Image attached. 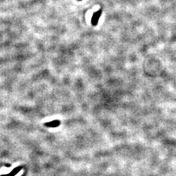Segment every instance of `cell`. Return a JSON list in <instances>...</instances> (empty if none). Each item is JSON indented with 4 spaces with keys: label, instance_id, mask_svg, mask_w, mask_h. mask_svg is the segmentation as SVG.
I'll return each mask as SVG.
<instances>
[{
    "label": "cell",
    "instance_id": "6da1fadb",
    "mask_svg": "<svg viewBox=\"0 0 176 176\" xmlns=\"http://www.w3.org/2000/svg\"><path fill=\"white\" fill-rule=\"evenodd\" d=\"M101 13H102V10L100 9L93 14V15L91 18V24L93 25V26H96V25L98 24L100 17V16H101Z\"/></svg>",
    "mask_w": 176,
    "mask_h": 176
},
{
    "label": "cell",
    "instance_id": "3957f363",
    "mask_svg": "<svg viewBox=\"0 0 176 176\" xmlns=\"http://www.w3.org/2000/svg\"><path fill=\"white\" fill-rule=\"evenodd\" d=\"M77 1H82V0H77Z\"/></svg>",
    "mask_w": 176,
    "mask_h": 176
},
{
    "label": "cell",
    "instance_id": "7a4b0ae2",
    "mask_svg": "<svg viewBox=\"0 0 176 176\" xmlns=\"http://www.w3.org/2000/svg\"><path fill=\"white\" fill-rule=\"evenodd\" d=\"M59 123H59V121L55 120V121H52V122H50V123H46V126H48V127H56L59 126Z\"/></svg>",
    "mask_w": 176,
    "mask_h": 176
}]
</instances>
